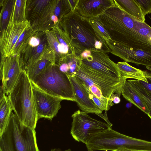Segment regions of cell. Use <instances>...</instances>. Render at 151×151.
I'll return each instance as SVG.
<instances>
[{
    "instance_id": "1",
    "label": "cell",
    "mask_w": 151,
    "mask_h": 151,
    "mask_svg": "<svg viewBox=\"0 0 151 151\" xmlns=\"http://www.w3.org/2000/svg\"><path fill=\"white\" fill-rule=\"evenodd\" d=\"M97 17L111 40L128 47L151 52V27L115 3Z\"/></svg>"
},
{
    "instance_id": "2",
    "label": "cell",
    "mask_w": 151,
    "mask_h": 151,
    "mask_svg": "<svg viewBox=\"0 0 151 151\" xmlns=\"http://www.w3.org/2000/svg\"><path fill=\"white\" fill-rule=\"evenodd\" d=\"M59 26L77 55L80 56L86 50L110 52L106 41L93 28L89 18L74 12L63 17Z\"/></svg>"
},
{
    "instance_id": "3",
    "label": "cell",
    "mask_w": 151,
    "mask_h": 151,
    "mask_svg": "<svg viewBox=\"0 0 151 151\" xmlns=\"http://www.w3.org/2000/svg\"><path fill=\"white\" fill-rule=\"evenodd\" d=\"M8 96L12 110L20 122L35 130L38 119L34 105L32 83L25 71L22 70Z\"/></svg>"
},
{
    "instance_id": "4",
    "label": "cell",
    "mask_w": 151,
    "mask_h": 151,
    "mask_svg": "<svg viewBox=\"0 0 151 151\" xmlns=\"http://www.w3.org/2000/svg\"><path fill=\"white\" fill-rule=\"evenodd\" d=\"M0 151H40L35 130L22 124L12 111L0 135Z\"/></svg>"
},
{
    "instance_id": "5",
    "label": "cell",
    "mask_w": 151,
    "mask_h": 151,
    "mask_svg": "<svg viewBox=\"0 0 151 151\" xmlns=\"http://www.w3.org/2000/svg\"><path fill=\"white\" fill-rule=\"evenodd\" d=\"M34 86L63 100L75 101L73 87L68 76L55 64L50 65L32 81Z\"/></svg>"
},
{
    "instance_id": "6",
    "label": "cell",
    "mask_w": 151,
    "mask_h": 151,
    "mask_svg": "<svg viewBox=\"0 0 151 151\" xmlns=\"http://www.w3.org/2000/svg\"><path fill=\"white\" fill-rule=\"evenodd\" d=\"M86 145L88 151H114L121 148L141 150L144 145V141L110 128L94 136Z\"/></svg>"
},
{
    "instance_id": "7",
    "label": "cell",
    "mask_w": 151,
    "mask_h": 151,
    "mask_svg": "<svg viewBox=\"0 0 151 151\" xmlns=\"http://www.w3.org/2000/svg\"><path fill=\"white\" fill-rule=\"evenodd\" d=\"M73 120L70 133L76 141L86 144L94 136L111 126L107 123L91 117L85 112L78 110L71 116Z\"/></svg>"
},
{
    "instance_id": "8",
    "label": "cell",
    "mask_w": 151,
    "mask_h": 151,
    "mask_svg": "<svg viewBox=\"0 0 151 151\" xmlns=\"http://www.w3.org/2000/svg\"><path fill=\"white\" fill-rule=\"evenodd\" d=\"M83 82H88L97 86L105 97L113 102L114 97L122 94L123 78L110 77L98 73L81 63L78 72L74 75Z\"/></svg>"
},
{
    "instance_id": "9",
    "label": "cell",
    "mask_w": 151,
    "mask_h": 151,
    "mask_svg": "<svg viewBox=\"0 0 151 151\" xmlns=\"http://www.w3.org/2000/svg\"><path fill=\"white\" fill-rule=\"evenodd\" d=\"M53 0H27L26 19L35 31L52 29L55 26L51 19Z\"/></svg>"
},
{
    "instance_id": "10",
    "label": "cell",
    "mask_w": 151,
    "mask_h": 151,
    "mask_svg": "<svg viewBox=\"0 0 151 151\" xmlns=\"http://www.w3.org/2000/svg\"><path fill=\"white\" fill-rule=\"evenodd\" d=\"M82 63L92 70L110 77L123 78L116 63L107 53L96 50H86L80 55Z\"/></svg>"
},
{
    "instance_id": "11",
    "label": "cell",
    "mask_w": 151,
    "mask_h": 151,
    "mask_svg": "<svg viewBox=\"0 0 151 151\" xmlns=\"http://www.w3.org/2000/svg\"><path fill=\"white\" fill-rule=\"evenodd\" d=\"M32 86L34 105L38 119L43 118L52 120L61 108L60 102L63 100Z\"/></svg>"
},
{
    "instance_id": "12",
    "label": "cell",
    "mask_w": 151,
    "mask_h": 151,
    "mask_svg": "<svg viewBox=\"0 0 151 151\" xmlns=\"http://www.w3.org/2000/svg\"><path fill=\"white\" fill-rule=\"evenodd\" d=\"M106 42L110 49V52L125 62L151 68V52L128 47L111 39L108 40Z\"/></svg>"
},
{
    "instance_id": "13",
    "label": "cell",
    "mask_w": 151,
    "mask_h": 151,
    "mask_svg": "<svg viewBox=\"0 0 151 151\" xmlns=\"http://www.w3.org/2000/svg\"><path fill=\"white\" fill-rule=\"evenodd\" d=\"M20 55L17 54L1 58L0 64L1 86L4 92L8 95L16 84L22 70L19 63Z\"/></svg>"
},
{
    "instance_id": "14",
    "label": "cell",
    "mask_w": 151,
    "mask_h": 151,
    "mask_svg": "<svg viewBox=\"0 0 151 151\" xmlns=\"http://www.w3.org/2000/svg\"><path fill=\"white\" fill-rule=\"evenodd\" d=\"M30 25L27 20L19 23H14L9 20L6 28L1 31V58H6L11 55L13 50L19 38Z\"/></svg>"
},
{
    "instance_id": "15",
    "label": "cell",
    "mask_w": 151,
    "mask_h": 151,
    "mask_svg": "<svg viewBox=\"0 0 151 151\" xmlns=\"http://www.w3.org/2000/svg\"><path fill=\"white\" fill-rule=\"evenodd\" d=\"M68 76L73 87L75 101L82 111L87 114L101 113L102 111L90 98L83 82L75 76Z\"/></svg>"
},
{
    "instance_id": "16",
    "label": "cell",
    "mask_w": 151,
    "mask_h": 151,
    "mask_svg": "<svg viewBox=\"0 0 151 151\" xmlns=\"http://www.w3.org/2000/svg\"><path fill=\"white\" fill-rule=\"evenodd\" d=\"M115 4L114 0H78L74 12L87 18L96 17Z\"/></svg>"
},
{
    "instance_id": "17",
    "label": "cell",
    "mask_w": 151,
    "mask_h": 151,
    "mask_svg": "<svg viewBox=\"0 0 151 151\" xmlns=\"http://www.w3.org/2000/svg\"><path fill=\"white\" fill-rule=\"evenodd\" d=\"M53 53L50 50L44 52L40 59L30 67L26 72L29 79L32 81L48 66L55 64Z\"/></svg>"
},
{
    "instance_id": "18",
    "label": "cell",
    "mask_w": 151,
    "mask_h": 151,
    "mask_svg": "<svg viewBox=\"0 0 151 151\" xmlns=\"http://www.w3.org/2000/svg\"><path fill=\"white\" fill-rule=\"evenodd\" d=\"M122 94L127 101L148 115L149 111L146 104L127 80L123 83Z\"/></svg>"
},
{
    "instance_id": "19",
    "label": "cell",
    "mask_w": 151,
    "mask_h": 151,
    "mask_svg": "<svg viewBox=\"0 0 151 151\" xmlns=\"http://www.w3.org/2000/svg\"><path fill=\"white\" fill-rule=\"evenodd\" d=\"M81 63L80 56L72 54L63 58L56 65L61 72L68 76H72L78 72Z\"/></svg>"
},
{
    "instance_id": "20",
    "label": "cell",
    "mask_w": 151,
    "mask_h": 151,
    "mask_svg": "<svg viewBox=\"0 0 151 151\" xmlns=\"http://www.w3.org/2000/svg\"><path fill=\"white\" fill-rule=\"evenodd\" d=\"M12 109L8 96L5 95L1 86L0 96V134L7 125Z\"/></svg>"
},
{
    "instance_id": "21",
    "label": "cell",
    "mask_w": 151,
    "mask_h": 151,
    "mask_svg": "<svg viewBox=\"0 0 151 151\" xmlns=\"http://www.w3.org/2000/svg\"><path fill=\"white\" fill-rule=\"evenodd\" d=\"M116 64L124 80L130 78L146 81L145 71L134 67L125 61L118 62Z\"/></svg>"
},
{
    "instance_id": "22",
    "label": "cell",
    "mask_w": 151,
    "mask_h": 151,
    "mask_svg": "<svg viewBox=\"0 0 151 151\" xmlns=\"http://www.w3.org/2000/svg\"><path fill=\"white\" fill-rule=\"evenodd\" d=\"M122 10L138 20L145 22V16L135 0H114Z\"/></svg>"
},
{
    "instance_id": "23",
    "label": "cell",
    "mask_w": 151,
    "mask_h": 151,
    "mask_svg": "<svg viewBox=\"0 0 151 151\" xmlns=\"http://www.w3.org/2000/svg\"><path fill=\"white\" fill-rule=\"evenodd\" d=\"M45 32L49 46L54 54L56 64L62 58L70 54L61 46L51 29Z\"/></svg>"
},
{
    "instance_id": "24",
    "label": "cell",
    "mask_w": 151,
    "mask_h": 151,
    "mask_svg": "<svg viewBox=\"0 0 151 151\" xmlns=\"http://www.w3.org/2000/svg\"><path fill=\"white\" fill-rule=\"evenodd\" d=\"M74 12L70 0H53L52 14L58 17L59 22L63 17Z\"/></svg>"
},
{
    "instance_id": "25",
    "label": "cell",
    "mask_w": 151,
    "mask_h": 151,
    "mask_svg": "<svg viewBox=\"0 0 151 151\" xmlns=\"http://www.w3.org/2000/svg\"><path fill=\"white\" fill-rule=\"evenodd\" d=\"M27 0H14L10 21L14 23H19L26 20Z\"/></svg>"
},
{
    "instance_id": "26",
    "label": "cell",
    "mask_w": 151,
    "mask_h": 151,
    "mask_svg": "<svg viewBox=\"0 0 151 151\" xmlns=\"http://www.w3.org/2000/svg\"><path fill=\"white\" fill-rule=\"evenodd\" d=\"M35 32L30 25L19 38L13 50L11 56L21 54L27 46L31 37Z\"/></svg>"
},
{
    "instance_id": "27",
    "label": "cell",
    "mask_w": 151,
    "mask_h": 151,
    "mask_svg": "<svg viewBox=\"0 0 151 151\" xmlns=\"http://www.w3.org/2000/svg\"><path fill=\"white\" fill-rule=\"evenodd\" d=\"M14 0H0V32L5 29L9 22Z\"/></svg>"
},
{
    "instance_id": "28",
    "label": "cell",
    "mask_w": 151,
    "mask_h": 151,
    "mask_svg": "<svg viewBox=\"0 0 151 151\" xmlns=\"http://www.w3.org/2000/svg\"><path fill=\"white\" fill-rule=\"evenodd\" d=\"M127 81L146 104L149 111L148 116L151 120V94L142 87L138 80L130 79Z\"/></svg>"
},
{
    "instance_id": "29",
    "label": "cell",
    "mask_w": 151,
    "mask_h": 151,
    "mask_svg": "<svg viewBox=\"0 0 151 151\" xmlns=\"http://www.w3.org/2000/svg\"><path fill=\"white\" fill-rule=\"evenodd\" d=\"M89 19L93 28L106 42L108 40L111 39L110 36L103 27L97 17Z\"/></svg>"
},
{
    "instance_id": "30",
    "label": "cell",
    "mask_w": 151,
    "mask_h": 151,
    "mask_svg": "<svg viewBox=\"0 0 151 151\" xmlns=\"http://www.w3.org/2000/svg\"><path fill=\"white\" fill-rule=\"evenodd\" d=\"M83 83L88 93L90 98L93 101L97 106L102 111L104 110L106 111H108L110 109V107L93 95L90 91L88 87L84 83Z\"/></svg>"
},
{
    "instance_id": "31",
    "label": "cell",
    "mask_w": 151,
    "mask_h": 151,
    "mask_svg": "<svg viewBox=\"0 0 151 151\" xmlns=\"http://www.w3.org/2000/svg\"><path fill=\"white\" fill-rule=\"evenodd\" d=\"M139 6L142 12L145 15L151 13V0H135Z\"/></svg>"
},
{
    "instance_id": "32",
    "label": "cell",
    "mask_w": 151,
    "mask_h": 151,
    "mask_svg": "<svg viewBox=\"0 0 151 151\" xmlns=\"http://www.w3.org/2000/svg\"><path fill=\"white\" fill-rule=\"evenodd\" d=\"M145 77L146 81H138L142 87L151 94V72L145 71Z\"/></svg>"
},
{
    "instance_id": "33",
    "label": "cell",
    "mask_w": 151,
    "mask_h": 151,
    "mask_svg": "<svg viewBox=\"0 0 151 151\" xmlns=\"http://www.w3.org/2000/svg\"><path fill=\"white\" fill-rule=\"evenodd\" d=\"M114 151H151V150H139L128 149L125 148H121L115 150Z\"/></svg>"
},
{
    "instance_id": "34",
    "label": "cell",
    "mask_w": 151,
    "mask_h": 151,
    "mask_svg": "<svg viewBox=\"0 0 151 151\" xmlns=\"http://www.w3.org/2000/svg\"><path fill=\"white\" fill-rule=\"evenodd\" d=\"M120 96H115L113 99V102L114 104H118L121 101Z\"/></svg>"
},
{
    "instance_id": "35",
    "label": "cell",
    "mask_w": 151,
    "mask_h": 151,
    "mask_svg": "<svg viewBox=\"0 0 151 151\" xmlns=\"http://www.w3.org/2000/svg\"><path fill=\"white\" fill-rule=\"evenodd\" d=\"M50 151H62L60 149H52ZM64 151H71L70 149H69L67 150H65Z\"/></svg>"
}]
</instances>
